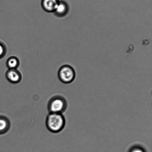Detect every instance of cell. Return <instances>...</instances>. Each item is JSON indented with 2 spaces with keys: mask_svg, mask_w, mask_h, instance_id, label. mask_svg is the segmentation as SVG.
<instances>
[{
  "mask_svg": "<svg viewBox=\"0 0 152 152\" xmlns=\"http://www.w3.org/2000/svg\"><path fill=\"white\" fill-rule=\"evenodd\" d=\"M20 64V60L18 58L15 56L10 57L6 62V65L8 69H18Z\"/></svg>",
  "mask_w": 152,
  "mask_h": 152,
  "instance_id": "8",
  "label": "cell"
},
{
  "mask_svg": "<svg viewBox=\"0 0 152 152\" xmlns=\"http://www.w3.org/2000/svg\"><path fill=\"white\" fill-rule=\"evenodd\" d=\"M7 49L6 45L0 41V59L4 57L7 54Z\"/></svg>",
  "mask_w": 152,
  "mask_h": 152,
  "instance_id": "9",
  "label": "cell"
},
{
  "mask_svg": "<svg viewBox=\"0 0 152 152\" xmlns=\"http://www.w3.org/2000/svg\"><path fill=\"white\" fill-rule=\"evenodd\" d=\"M69 11V7L68 4L65 1H59L53 13L57 17L62 18L66 16Z\"/></svg>",
  "mask_w": 152,
  "mask_h": 152,
  "instance_id": "5",
  "label": "cell"
},
{
  "mask_svg": "<svg viewBox=\"0 0 152 152\" xmlns=\"http://www.w3.org/2000/svg\"><path fill=\"white\" fill-rule=\"evenodd\" d=\"M66 124V120L62 114L49 113L46 120L48 129L53 133L61 131Z\"/></svg>",
  "mask_w": 152,
  "mask_h": 152,
  "instance_id": "1",
  "label": "cell"
},
{
  "mask_svg": "<svg viewBox=\"0 0 152 152\" xmlns=\"http://www.w3.org/2000/svg\"><path fill=\"white\" fill-rule=\"evenodd\" d=\"M59 1V0H42V7L48 12H53Z\"/></svg>",
  "mask_w": 152,
  "mask_h": 152,
  "instance_id": "7",
  "label": "cell"
},
{
  "mask_svg": "<svg viewBox=\"0 0 152 152\" xmlns=\"http://www.w3.org/2000/svg\"><path fill=\"white\" fill-rule=\"evenodd\" d=\"M11 123L8 117L0 115V135L5 134L10 131Z\"/></svg>",
  "mask_w": 152,
  "mask_h": 152,
  "instance_id": "6",
  "label": "cell"
},
{
  "mask_svg": "<svg viewBox=\"0 0 152 152\" xmlns=\"http://www.w3.org/2000/svg\"><path fill=\"white\" fill-rule=\"evenodd\" d=\"M67 106L66 99L57 95L50 98L48 103L47 108L49 113L62 114L66 111Z\"/></svg>",
  "mask_w": 152,
  "mask_h": 152,
  "instance_id": "2",
  "label": "cell"
},
{
  "mask_svg": "<svg viewBox=\"0 0 152 152\" xmlns=\"http://www.w3.org/2000/svg\"><path fill=\"white\" fill-rule=\"evenodd\" d=\"M58 77L62 83L69 84L75 80L76 77L75 70L71 65H62L58 72Z\"/></svg>",
  "mask_w": 152,
  "mask_h": 152,
  "instance_id": "3",
  "label": "cell"
},
{
  "mask_svg": "<svg viewBox=\"0 0 152 152\" xmlns=\"http://www.w3.org/2000/svg\"><path fill=\"white\" fill-rule=\"evenodd\" d=\"M129 152H145L143 149L139 147H135L131 149Z\"/></svg>",
  "mask_w": 152,
  "mask_h": 152,
  "instance_id": "10",
  "label": "cell"
},
{
  "mask_svg": "<svg viewBox=\"0 0 152 152\" xmlns=\"http://www.w3.org/2000/svg\"><path fill=\"white\" fill-rule=\"evenodd\" d=\"M6 79L10 83L17 84L22 80L21 73L18 69H8L6 73Z\"/></svg>",
  "mask_w": 152,
  "mask_h": 152,
  "instance_id": "4",
  "label": "cell"
}]
</instances>
